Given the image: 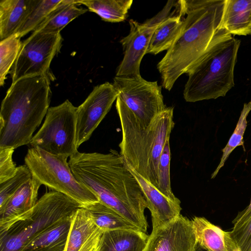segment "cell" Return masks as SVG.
Here are the masks:
<instances>
[{"label": "cell", "instance_id": "obj_8", "mask_svg": "<svg viewBox=\"0 0 251 251\" xmlns=\"http://www.w3.org/2000/svg\"><path fill=\"white\" fill-rule=\"evenodd\" d=\"M76 108L68 100L49 107L42 126L31 139V148L67 157L78 152Z\"/></svg>", "mask_w": 251, "mask_h": 251}, {"label": "cell", "instance_id": "obj_27", "mask_svg": "<svg viewBox=\"0 0 251 251\" xmlns=\"http://www.w3.org/2000/svg\"><path fill=\"white\" fill-rule=\"evenodd\" d=\"M62 0H37L23 25L15 34L21 38L39 25L61 2Z\"/></svg>", "mask_w": 251, "mask_h": 251}, {"label": "cell", "instance_id": "obj_12", "mask_svg": "<svg viewBox=\"0 0 251 251\" xmlns=\"http://www.w3.org/2000/svg\"><path fill=\"white\" fill-rule=\"evenodd\" d=\"M118 93L113 84L105 82L95 87L84 101L76 108V145L87 141L110 110Z\"/></svg>", "mask_w": 251, "mask_h": 251}, {"label": "cell", "instance_id": "obj_10", "mask_svg": "<svg viewBox=\"0 0 251 251\" xmlns=\"http://www.w3.org/2000/svg\"><path fill=\"white\" fill-rule=\"evenodd\" d=\"M62 41L60 33L33 31L22 43L10 71L12 83L26 76L48 74L51 62L59 51Z\"/></svg>", "mask_w": 251, "mask_h": 251}, {"label": "cell", "instance_id": "obj_36", "mask_svg": "<svg viewBox=\"0 0 251 251\" xmlns=\"http://www.w3.org/2000/svg\"><path fill=\"white\" fill-rule=\"evenodd\" d=\"M250 35H251V28H250Z\"/></svg>", "mask_w": 251, "mask_h": 251}, {"label": "cell", "instance_id": "obj_21", "mask_svg": "<svg viewBox=\"0 0 251 251\" xmlns=\"http://www.w3.org/2000/svg\"><path fill=\"white\" fill-rule=\"evenodd\" d=\"M251 0H225L221 27L232 35H250Z\"/></svg>", "mask_w": 251, "mask_h": 251}, {"label": "cell", "instance_id": "obj_34", "mask_svg": "<svg viewBox=\"0 0 251 251\" xmlns=\"http://www.w3.org/2000/svg\"><path fill=\"white\" fill-rule=\"evenodd\" d=\"M194 251H208L201 245L197 243V244L194 250Z\"/></svg>", "mask_w": 251, "mask_h": 251}, {"label": "cell", "instance_id": "obj_35", "mask_svg": "<svg viewBox=\"0 0 251 251\" xmlns=\"http://www.w3.org/2000/svg\"><path fill=\"white\" fill-rule=\"evenodd\" d=\"M97 246L95 247L94 249H93L91 251H98L97 250Z\"/></svg>", "mask_w": 251, "mask_h": 251}, {"label": "cell", "instance_id": "obj_31", "mask_svg": "<svg viewBox=\"0 0 251 251\" xmlns=\"http://www.w3.org/2000/svg\"><path fill=\"white\" fill-rule=\"evenodd\" d=\"M14 150L11 148H0V183L12 177L17 172L18 167L12 159Z\"/></svg>", "mask_w": 251, "mask_h": 251}, {"label": "cell", "instance_id": "obj_25", "mask_svg": "<svg viewBox=\"0 0 251 251\" xmlns=\"http://www.w3.org/2000/svg\"><path fill=\"white\" fill-rule=\"evenodd\" d=\"M84 208L89 211L97 226L103 231L119 229L140 230L119 213L100 201Z\"/></svg>", "mask_w": 251, "mask_h": 251}, {"label": "cell", "instance_id": "obj_29", "mask_svg": "<svg viewBox=\"0 0 251 251\" xmlns=\"http://www.w3.org/2000/svg\"><path fill=\"white\" fill-rule=\"evenodd\" d=\"M171 150L170 139L164 147L159 161L158 167V186L157 189L168 198L176 201L173 193L170 179Z\"/></svg>", "mask_w": 251, "mask_h": 251}, {"label": "cell", "instance_id": "obj_23", "mask_svg": "<svg viewBox=\"0 0 251 251\" xmlns=\"http://www.w3.org/2000/svg\"><path fill=\"white\" fill-rule=\"evenodd\" d=\"M77 0H62L59 5L33 31L58 33L70 22L88 10L79 7Z\"/></svg>", "mask_w": 251, "mask_h": 251}, {"label": "cell", "instance_id": "obj_9", "mask_svg": "<svg viewBox=\"0 0 251 251\" xmlns=\"http://www.w3.org/2000/svg\"><path fill=\"white\" fill-rule=\"evenodd\" d=\"M113 85L118 93L116 105L132 113L145 127L151 125L167 107L161 87L157 81H147L141 76H115Z\"/></svg>", "mask_w": 251, "mask_h": 251}, {"label": "cell", "instance_id": "obj_11", "mask_svg": "<svg viewBox=\"0 0 251 251\" xmlns=\"http://www.w3.org/2000/svg\"><path fill=\"white\" fill-rule=\"evenodd\" d=\"M163 21L158 14L142 24L133 19L129 21V34L120 41L124 57L117 69L116 76H141L140 68L142 59L147 54L153 34Z\"/></svg>", "mask_w": 251, "mask_h": 251}, {"label": "cell", "instance_id": "obj_15", "mask_svg": "<svg viewBox=\"0 0 251 251\" xmlns=\"http://www.w3.org/2000/svg\"><path fill=\"white\" fill-rule=\"evenodd\" d=\"M103 231L88 210L79 208L71 217L65 251H91L98 246Z\"/></svg>", "mask_w": 251, "mask_h": 251}, {"label": "cell", "instance_id": "obj_28", "mask_svg": "<svg viewBox=\"0 0 251 251\" xmlns=\"http://www.w3.org/2000/svg\"><path fill=\"white\" fill-rule=\"evenodd\" d=\"M21 38L13 35L0 42V85L5 83L20 52L22 43Z\"/></svg>", "mask_w": 251, "mask_h": 251}, {"label": "cell", "instance_id": "obj_2", "mask_svg": "<svg viewBox=\"0 0 251 251\" xmlns=\"http://www.w3.org/2000/svg\"><path fill=\"white\" fill-rule=\"evenodd\" d=\"M225 0H184L181 31L158 63L162 85L170 91L218 38L229 34L221 27Z\"/></svg>", "mask_w": 251, "mask_h": 251}, {"label": "cell", "instance_id": "obj_24", "mask_svg": "<svg viewBox=\"0 0 251 251\" xmlns=\"http://www.w3.org/2000/svg\"><path fill=\"white\" fill-rule=\"evenodd\" d=\"M80 4L98 14L102 20L118 23L125 21L131 8L132 0H77Z\"/></svg>", "mask_w": 251, "mask_h": 251}, {"label": "cell", "instance_id": "obj_22", "mask_svg": "<svg viewBox=\"0 0 251 251\" xmlns=\"http://www.w3.org/2000/svg\"><path fill=\"white\" fill-rule=\"evenodd\" d=\"M71 217L42 233L20 251H65Z\"/></svg>", "mask_w": 251, "mask_h": 251}, {"label": "cell", "instance_id": "obj_30", "mask_svg": "<svg viewBox=\"0 0 251 251\" xmlns=\"http://www.w3.org/2000/svg\"><path fill=\"white\" fill-rule=\"evenodd\" d=\"M32 177L30 170L25 164L18 167L14 176L0 183V208L3 207L13 194Z\"/></svg>", "mask_w": 251, "mask_h": 251}, {"label": "cell", "instance_id": "obj_13", "mask_svg": "<svg viewBox=\"0 0 251 251\" xmlns=\"http://www.w3.org/2000/svg\"><path fill=\"white\" fill-rule=\"evenodd\" d=\"M197 244L192 221L180 214L152 229L144 251H194Z\"/></svg>", "mask_w": 251, "mask_h": 251}, {"label": "cell", "instance_id": "obj_18", "mask_svg": "<svg viewBox=\"0 0 251 251\" xmlns=\"http://www.w3.org/2000/svg\"><path fill=\"white\" fill-rule=\"evenodd\" d=\"M149 236L140 230L119 229L103 231L98 251H144Z\"/></svg>", "mask_w": 251, "mask_h": 251}, {"label": "cell", "instance_id": "obj_5", "mask_svg": "<svg viewBox=\"0 0 251 251\" xmlns=\"http://www.w3.org/2000/svg\"><path fill=\"white\" fill-rule=\"evenodd\" d=\"M241 41L231 34L216 40L188 71L183 97L187 102L225 97L234 86V71Z\"/></svg>", "mask_w": 251, "mask_h": 251}, {"label": "cell", "instance_id": "obj_14", "mask_svg": "<svg viewBox=\"0 0 251 251\" xmlns=\"http://www.w3.org/2000/svg\"><path fill=\"white\" fill-rule=\"evenodd\" d=\"M41 185L32 176L0 208V233L6 231L33 208L38 201V190Z\"/></svg>", "mask_w": 251, "mask_h": 251}, {"label": "cell", "instance_id": "obj_26", "mask_svg": "<svg viewBox=\"0 0 251 251\" xmlns=\"http://www.w3.org/2000/svg\"><path fill=\"white\" fill-rule=\"evenodd\" d=\"M251 111V101L245 103L241 112L236 127L229 139L227 144L222 150L223 154L220 162L217 167L211 174V178H214L221 168L224 167L226 161L233 150L238 146H242L244 151H246L243 140L248 121L247 117Z\"/></svg>", "mask_w": 251, "mask_h": 251}, {"label": "cell", "instance_id": "obj_7", "mask_svg": "<svg viewBox=\"0 0 251 251\" xmlns=\"http://www.w3.org/2000/svg\"><path fill=\"white\" fill-rule=\"evenodd\" d=\"M68 158L31 148L27 151L25 162L32 176L42 185L70 197L81 207L99 201L94 193L75 178L67 162Z\"/></svg>", "mask_w": 251, "mask_h": 251}, {"label": "cell", "instance_id": "obj_19", "mask_svg": "<svg viewBox=\"0 0 251 251\" xmlns=\"http://www.w3.org/2000/svg\"><path fill=\"white\" fill-rule=\"evenodd\" d=\"M185 17L184 0H179L176 11L157 27L151 39L147 53L156 55L168 50L179 34Z\"/></svg>", "mask_w": 251, "mask_h": 251}, {"label": "cell", "instance_id": "obj_1", "mask_svg": "<svg viewBox=\"0 0 251 251\" xmlns=\"http://www.w3.org/2000/svg\"><path fill=\"white\" fill-rule=\"evenodd\" d=\"M69 164L75 178L102 203L111 208L141 231L146 232L147 203L141 187L122 156L82 153L70 157Z\"/></svg>", "mask_w": 251, "mask_h": 251}, {"label": "cell", "instance_id": "obj_6", "mask_svg": "<svg viewBox=\"0 0 251 251\" xmlns=\"http://www.w3.org/2000/svg\"><path fill=\"white\" fill-rule=\"evenodd\" d=\"M80 204L60 192L44 194L23 219L0 233V251H20L33 239L72 217Z\"/></svg>", "mask_w": 251, "mask_h": 251}, {"label": "cell", "instance_id": "obj_17", "mask_svg": "<svg viewBox=\"0 0 251 251\" xmlns=\"http://www.w3.org/2000/svg\"><path fill=\"white\" fill-rule=\"evenodd\" d=\"M197 243L208 251H240L230 231L223 230L204 217L192 220Z\"/></svg>", "mask_w": 251, "mask_h": 251}, {"label": "cell", "instance_id": "obj_16", "mask_svg": "<svg viewBox=\"0 0 251 251\" xmlns=\"http://www.w3.org/2000/svg\"><path fill=\"white\" fill-rule=\"evenodd\" d=\"M139 183L151 212L152 229L169 223L180 214V201L172 200L135 171L128 167Z\"/></svg>", "mask_w": 251, "mask_h": 251}, {"label": "cell", "instance_id": "obj_3", "mask_svg": "<svg viewBox=\"0 0 251 251\" xmlns=\"http://www.w3.org/2000/svg\"><path fill=\"white\" fill-rule=\"evenodd\" d=\"M48 74L21 78L12 84L0 111V148L30 144L46 116L51 97Z\"/></svg>", "mask_w": 251, "mask_h": 251}, {"label": "cell", "instance_id": "obj_33", "mask_svg": "<svg viewBox=\"0 0 251 251\" xmlns=\"http://www.w3.org/2000/svg\"><path fill=\"white\" fill-rule=\"evenodd\" d=\"M251 216V199L249 204L245 209L238 212L236 217L232 222L233 226L242 224Z\"/></svg>", "mask_w": 251, "mask_h": 251}, {"label": "cell", "instance_id": "obj_4", "mask_svg": "<svg viewBox=\"0 0 251 251\" xmlns=\"http://www.w3.org/2000/svg\"><path fill=\"white\" fill-rule=\"evenodd\" d=\"M116 107L122 128L120 155L128 167L157 188L159 161L175 126L174 107H166L147 127L124 107Z\"/></svg>", "mask_w": 251, "mask_h": 251}, {"label": "cell", "instance_id": "obj_20", "mask_svg": "<svg viewBox=\"0 0 251 251\" xmlns=\"http://www.w3.org/2000/svg\"><path fill=\"white\" fill-rule=\"evenodd\" d=\"M37 0L0 1V39L14 35L24 23Z\"/></svg>", "mask_w": 251, "mask_h": 251}, {"label": "cell", "instance_id": "obj_32", "mask_svg": "<svg viewBox=\"0 0 251 251\" xmlns=\"http://www.w3.org/2000/svg\"><path fill=\"white\" fill-rule=\"evenodd\" d=\"M230 232L240 251H251V216L242 224L233 226Z\"/></svg>", "mask_w": 251, "mask_h": 251}]
</instances>
